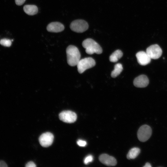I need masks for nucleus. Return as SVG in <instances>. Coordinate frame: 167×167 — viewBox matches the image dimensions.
<instances>
[{
    "label": "nucleus",
    "mask_w": 167,
    "mask_h": 167,
    "mask_svg": "<svg viewBox=\"0 0 167 167\" xmlns=\"http://www.w3.org/2000/svg\"><path fill=\"white\" fill-rule=\"evenodd\" d=\"M66 51L68 64L71 66H76L81 57L77 48L73 45H70L67 48Z\"/></svg>",
    "instance_id": "1"
},
{
    "label": "nucleus",
    "mask_w": 167,
    "mask_h": 167,
    "mask_svg": "<svg viewBox=\"0 0 167 167\" xmlns=\"http://www.w3.org/2000/svg\"><path fill=\"white\" fill-rule=\"evenodd\" d=\"M7 165L6 163L3 161H0V167H7Z\"/></svg>",
    "instance_id": "22"
},
{
    "label": "nucleus",
    "mask_w": 167,
    "mask_h": 167,
    "mask_svg": "<svg viewBox=\"0 0 167 167\" xmlns=\"http://www.w3.org/2000/svg\"><path fill=\"white\" fill-rule=\"evenodd\" d=\"M77 143L79 146L81 147H84L87 144L85 141L81 139L78 140L77 142Z\"/></svg>",
    "instance_id": "19"
},
{
    "label": "nucleus",
    "mask_w": 167,
    "mask_h": 167,
    "mask_svg": "<svg viewBox=\"0 0 167 167\" xmlns=\"http://www.w3.org/2000/svg\"><path fill=\"white\" fill-rule=\"evenodd\" d=\"M0 44L3 46L9 47L11 44V41L9 39H3L0 40Z\"/></svg>",
    "instance_id": "17"
},
{
    "label": "nucleus",
    "mask_w": 167,
    "mask_h": 167,
    "mask_svg": "<svg viewBox=\"0 0 167 167\" xmlns=\"http://www.w3.org/2000/svg\"><path fill=\"white\" fill-rule=\"evenodd\" d=\"M152 134L151 128L147 125L141 126L137 132L138 139L141 142H145L150 137Z\"/></svg>",
    "instance_id": "5"
},
{
    "label": "nucleus",
    "mask_w": 167,
    "mask_h": 167,
    "mask_svg": "<svg viewBox=\"0 0 167 167\" xmlns=\"http://www.w3.org/2000/svg\"><path fill=\"white\" fill-rule=\"evenodd\" d=\"M54 139V136L52 133L47 132L41 135L39 138V140L41 146L47 147L52 144Z\"/></svg>",
    "instance_id": "8"
},
{
    "label": "nucleus",
    "mask_w": 167,
    "mask_h": 167,
    "mask_svg": "<svg viewBox=\"0 0 167 167\" xmlns=\"http://www.w3.org/2000/svg\"><path fill=\"white\" fill-rule=\"evenodd\" d=\"M99 160L103 164L108 166H113L117 163L116 159L106 154H101L99 156Z\"/></svg>",
    "instance_id": "9"
},
{
    "label": "nucleus",
    "mask_w": 167,
    "mask_h": 167,
    "mask_svg": "<svg viewBox=\"0 0 167 167\" xmlns=\"http://www.w3.org/2000/svg\"><path fill=\"white\" fill-rule=\"evenodd\" d=\"M140 150L138 148H133L129 151L127 155V158L128 159H134L140 153Z\"/></svg>",
    "instance_id": "14"
},
{
    "label": "nucleus",
    "mask_w": 167,
    "mask_h": 167,
    "mask_svg": "<svg viewBox=\"0 0 167 167\" xmlns=\"http://www.w3.org/2000/svg\"><path fill=\"white\" fill-rule=\"evenodd\" d=\"M25 166L26 167H35L36 165L33 162L30 161L26 164Z\"/></svg>",
    "instance_id": "21"
},
{
    "label": "nucleus",
    "mask_w": 167,
    "mask_h": 167,
    "mask_svg": "<svg viewBox=\"0 0 167 167\" xmlns=\"http://www.w3.org/2000/svg\"><path fill=\"white\" fill-rule=\"evenodd\" d=\"M144 167H151V164L148 162L146 163L145 165L144 166Z\"/></svg>",
    "instance_id": "23"
},
{
    "label": "nucleus",
    "mask_w": 167,
    "mask_h": 167,
    "mask_svg": "<svg viewBox=\"0 0 167 167\" xmlns=\"http://www.w3.org/2000/svg\"><path fill=\"white\" fill-rule=\"evenodd\" d=\"M123 53L120 50H117L113 52L109 57V60L112 62H116L122 56Z\"/></svg>",
    "instance_id": "15"
},
{
    "label": "nucleus",
    "mask_w": 167,
    "mask_h": 167,
    "mask_svg": "<svg viewBox=\"0 0 167 167\" xmlns=\"http://www.w3.org/2000/svg\"><path fill=\"white\" fill-rule=\"evenodd\" d=\"M93 157L92 155H89L86 156L84 159V164L87 165L92 161Z\"/></svg>",
    "instance_id": "18"
},
{
    "label": "nucleus",
    "mask_w": 167,
    "mask_h": 167,
    "mask_svg": "<svg viewBox=\"0 0 167 167\" xmlns=\"http://www.w3.org/2000/svg\"><path fill=\"white\" fill-rule=\"evenodd\" d=\"M123 70L122 65L120 63L116 64L114 67V69L111 73V76L113 78H115Z\"/></svg>",
    "instance_id": "16"
},
{
    "label": "nucleus",
    "mask_w": 167,
    "mask_h": 167,
    "mask_svg": "<svg viewBox=\"0 0 167 167\" xmlns=\"http://www.w3.org/2000/svg\"><path fill=\"white\" fill-rule=\"evenodd\" d=\"M146 52L151 59H157L162 54V50L159 45L155 44L151 45L146 49Z\"/></svg>",
    "instance_id": "7"
},
{
    "label": "nucleus",
    "mask_w": 167,
    "mask_h": 167,
    "mask_svg": "<svg viewBox=\"0 0 167 167\" xmlns=\"http://www.w3.org/2000/svg\"><path fill=\"white\" fill-rule=\"evenodd\" d=\"M96 64L94 60L91 57L80 59L77 65L78 72L81 74L87 69L94 66Z\"/></svg>",
    "instance_id": "3"
},
{
    "label": "nucleus",
    "mask_w": 167,
    "mask_h": 167,
    "mask_svg": "<svg viewBox=\"0 0 167 167\" xmlns=\"http://www.w3.org/2000/svg\"><path fill=\"white\" fill-rule=\"evenodd\" d=\"M59 116L61 120L67 123L74 122L77 118L76 113L70 110L62 111L59 113Z\"/></svg>",
    "instance_id": "6"
},
{
    "label": "nucleus",
    "mask_w": 167,
    "mask_h": 167,
    "mask_svg": "<svg viewBox=\"0 0 167 167\" xmlns=\"http://www.w3.org/2000/svg\"><path fill=\"white\" fill-rule=\"evenodd\" d=\"M26 0H15L16 4L18 6H21L23 5Z\"/></svg>",
    "instance_id": "20"
},
{
    "label": "nucleus",
    "mask_w": 167,
    "mask_h": 167,
    "mask_svg": "<svg viewBox=\"0 0 167 167\" xmlns=\"http://www.w3.org/2000/svg\"><path fill=\"white\" fill-rule=\"evenodd\" d=\"M149 80L148 77L145 75H141L136 77L134 80V85L138 88H144L148 86Z\"/></svg>",
    "instance_id": "11"
},
{
    "label": "nucleus",
    "mask_w": 167,
    "mask_h": 167,
    "mask_svg": "<svg viewBox=\"0 0 167 167\" xmlns=\"http://www.w3.org/2000/svg\"><path fill=\"white\" fill-rule=\"evenodd\" d=\"M70 27L72 31L78 33H82L88 29V25L87 22L84 20L77 19L73 21Z\"/></svg>",
    "instance_id": "4"
},
{
    "label": "nucleus",
    "mask_w": 167,
    "mask_h": 167,
    "mask_svg": "<svg viewBox=\"0 0 167 167\" xmlns=\"http://www.w3.org/2000/svg\"><path fill=\"white\" fill-rule=\"evenodd\" d=\"M23 9L26 14L30 15H33L36 14L38 12V8L35 5H25L24 6Z\"/></svg>",
    "instance_id": "13"
},
{
    "label": "nucleus",
    "mask_w": 167,
    "mask_h": 167,
    "mask_svg": "<svg viewBox=\"0 0 167 167\" xmlns=\"http://www.w3.org/2000/svg\"><path fill=\"white\" fill-rule=\"evenodd\" d=\"M48 31L52 32H59L63 31L64 29V26L61 23L55 22L49 23L46 28Z\"/></svg>",
    "instance_id": "12"
},
{
    "label": "nucleus",
    "mask_w": 167,
    "mask_h": 167,
    "mask_svg": "<svg viewBox=\"0 0 167 167\" xmlns=\"http://www.w3.org/2000/svg\"><path fill=\"white\" fill-rule=\"evenodd\" d=\"M82 46L85 49L86 52L88 54L94 53L100 54L102 53V49L100 46L93 40L88 38L84 40Z\"/></svg>",
    "instance_id": "2"
},
{
    "label": "nucleus",
    "mask_w": 167,
    "mask_h": 167,
    "mask_svg": "<svg viewBox=\"0 0 167 167\" xmlns=\"http://www.w3.org/2000/svg\"><path fill=\"white\" fill-rule=\"evenodd\" d=\"M136 56L138 62L141 65H147L151 62V58L147 53L144 51H141L138 52L136 54Z\"/></svg>",
    "instance_id": "10"
}]
</instances>
